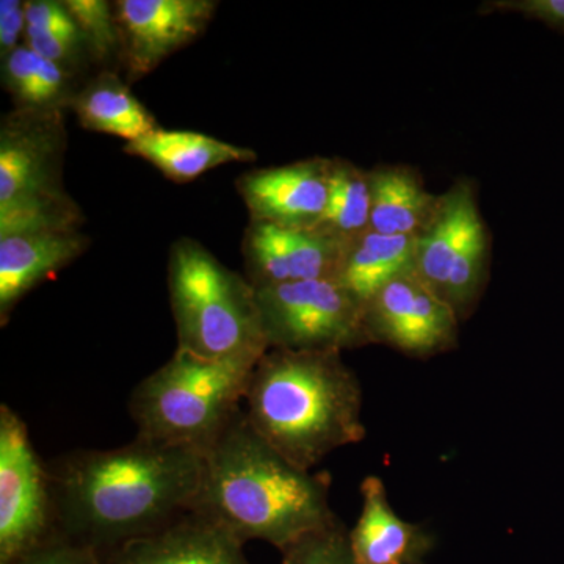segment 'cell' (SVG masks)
Segmentation results:
<instances>
[{"label":"cell","instance_id":"cell-4","mask_svg":"<svg viewBox=\"0 0 564 564\" xmlns=\"http://www.w3.org/2000/svg\"><path fill=\"white\" fill-rule=\"evenodd\" d=\"M169 292L181 350L252 362L270 350L254 285L191 237L170 248Z\"/></svg>","mask_w":564,"mask_h":564},{"label":"cell","instance_id":"cell-22","mask_svg":"<svg viewBox=\"0 0 564 564\" xmlns=\"http://www.w3.org/2000/svg\"><path fill=\"white\" fill-rule=\"evenodd\" d=\"M79 29L88 57L96 65L120 63V35L115 22L113 3L106 0H63Z\"/></svg>","mask_w":564,"mask_h":564},{"label":"cell","instance_id":"cell-20","mask_svg":"<svg viewBox=\"0 0 564 564\" xmlns=\"http://www.w3.org/2000/svg\"><path fill=\"white\" fill-rule=\"evenodd\" d=\"M415 240L369 229L348 243L337 281L366 306L388 282L414 272Z\"/></svg>","mask_w":564,"mask_h":564},{"label":"cell","instance_id":"cell-7","mask_svg":"<svg viewBox=\"0 0 564 564\" xmlns=\"http://www.w3.org/2000/svg\"><path fill=\"white\" fill-rule=\"evenodd\" d=\"M491 236L478 206L477 184L456 180L441 193L432 225L415 240L414 273L466 322L486 291Z\"/></svg>","mask_w":564,"mask_h":564},{"label":"cell","instance_id":"cell-23","mask_svg":"<svg viewBox=\"0 0 564 564\" xmlns=\"http://www.w3.org/2000/svg\"><path fill=\"white\" fill-rule=\"evenodd\" d=\"M281 564H358L351 554L348 532L337 519L334 524L306 534L282 552Z\"/></svg>","mask_w":564,"mask_h":564},{"label":"cell","instance_id":"cell-21","mask_svg":"<svg viewBox=\"0 0 564 564\" xmlns=\"http://www.w3.org/2000/svg\"><path fill=\"white\" fill-rule=\"evenodd\" d=\"M372 188L369 170L359 169L344 159H333L332 181L326 209L315 231L350 243L369 231Z\"/></svg>","mask_w":564,"mask_h":564},{"label":"cell","instance_id":"cell-26","mask_svg":"<svg viewBox=\"0 0 564 564\" xmlns=\"http://www.w3.org/2000/svg\"><path fill=\"white\" fill-rule=\"evenodd\" d=\"M478 13L519 14L564 35V0H488L478 7Z\"/></svg>","mask_w":564,"mask_h":564},{"label":"cell","instance_id":"cell-17","mask_svg":"<svg viewBox=\"0 0 564 564\" xmlns=\"http://www.w3.org/2000/svg\"><path fill=\"white\" fill-rule=\"evenodd\" d=\"M126 154L150 162L176 184H187L226 163L254 162L258 154L248 148L214 139L202 132L159 131L126 143Z\"/></svg>","mask_w":564,"mask_h":564},{"label":"cell","instance_id":"cell-13","mask_svg":"<svg viewBox=\"0 0 564 564\" xmlns=\"http://www.w3.org/2000/svg\"><path fill=\"white\" fill-rule=\"evenodd\" d=\"M333 159L313 158L243 173L237 192L250 221L285 229H314L326 209Z\"/></svg>","mask_w":564,"mask_h":564},{"label":"cell","instance_id":"cell-11","mask_svg":"<svg viewBox=\"0 0 564 564\" xmlns=\"http://www.w3.org/2000/svg\"><path fill=\"white\" fill-rule=\"evenodd\" d=\"M217 9L215 0L113 2L126 82L131 85L143 79L174 52L202 36Z\"/></svg>","mask_w":564,"mask_h":564},{"label":"cell","instance_id":"cell-1","mask_svg":"<svg viewBox=\"0 0 564 564\" xmlns=\"http://www.w3.org/2000/svg\"><path fill=\"white\" fill-rule=\"evenodd\" d=\"M204 452L137 437L113 451L66 456L50 473L55 527L102 555L192 510Z\"/></svg>","mask_w":564,"mask_h":564},{"label":"cell","instance_id":"cell-15","mask_svg":"<svg viewBox=\"0 0 564 564\" xmlns=\"http://www.w3.org/2000/svg\"><path fill=\"white\" fill-rule=\"evenodd\" d=\"M82 229H43L0 236V322L25 293L55 276L90 248Z\"/></svg>","mask_w":564,"mask_h":564},{"label":"cell","instance_id":"cell-14","mask_svg":"<svg viewBox=\"0 0 564 564\" xmlns=\"http://www.w3.org/2000/svg\"><path fill=\"white\" fill-rule=\"evenodd\" d=\"M104 556L107 564H250L242 541L195 511Z\"/></svg>","mask_w":564,"mask_h":564},{"label":"cell","instance_id":"cell-3","mask_svg":"<svg viewBox=\"0 0 564 564\" xmlns=\"http://www.w3.org/2000/svg\"><path fill=\"white\" fill-rule=\"evenodd\" d=\"M245 402L252 430L303 470L367 436L361 381L343 351L270 348L252 370Z\"/></svg>","mask_w":564,"mask_h":564},{"label":"cell","instance_id":"cell-2","mask_svg":"<svg viewBox=\"0 0 564 564\" xmlns=\"http://www.w3.org/2000/svg\"><path fill=\"white\" fill-rule=\"evenodd\" d=\"M332 478L288 462L252 430L243 410L204 452L202 485L191 511L237 540L265 541L284 552L337 521Z\"/></svg>","mask_w":564,"mask_h":564},{"label":"cell","instance_id":"cell-10","mask_svg":"<svg viewBox=\"0 0 564 564\" xmlns=\"http://www.w3.org/2000/svg\"><path fill=\"white\" fill-rule=\"evenodd\" d=\"M459 325L455 311L414 272L388 282L364 306L369 344L408 358L429 359L455 350Z\"/></svg>","mask_w":564,"mask_h":564},{"label":"cell","instance_id":"cell-6","mask_svg":"<svg viewBox=\"0 0 564 564\" xmlns=\"http://www.w3.org/2000/svg\"><path fill=\"white\" fill-rule=\"evenodd\" d=\"M65 110L14 109L0 124V236L82 229L84 212L63 187Z\"/></svg>","mask_w":564,"mask_h":564},{"label":"cell","instance_id":"cell-12","mask_svg":"<svg viewBox=\"0 0 564 564\" xmlns=\"http://www.w3.org/2000/svg\"><path fill=\"white\" fill-rule=\"evenodd\" d=\"M348 243L315 229H285L250 221L243 237L247 280L254 288L337 280Z\"/></svg>","mask_w":564,"mask_h":564},{"label":"cell","instance_id":"cell-16","mask_svg":"<svg viewBox=\"0 0 564 564\" xmlns=\"http://www.w3.org/2000/svg\"><path fill=\"white\" fill-rule=\"evenodd\" d=\"M359 491L362 497L361 514L348 532L356 563H423L436 545L434 534L395 513L384 481L377 475L364 478Z\"/></svg>","mask_w":564,"mask_h":564},{"label":"cell","instance_id":"cell-25","mask_svg":"<svg viewBox=\"0 0 564 564\" xmlns=\"http://www.w3.org/2000/svg\"><path fill=\"white\" fill-rule=\"evenodd\" d=\"M14 564H107L106 556L90 545L77 543L61 532L52 534L31 554Z\"/></svg>","mask_w":564,"mask_h":564},{"label":"cell","instance_id":"cell-27","mask_svg":"<svg viewBox=\"0 0 564 564\" xmlns=\"http://www.w3.org/2000/svg\"><path fill=\"white\" fill-rule=\"evenodd\" d=\"M28 29L36 31H65L77 28L65 3L57 0H29L25 2Z\"/></svg>","mask_w":564,"mask_h":564},{"label":"cell","instance_id":"cell-19","mask_svg":"<svg viewBox=\"0 0 564 564\" xmlns=\"http://www.w3.org/2000/svg\"><path fill=\"white\" fill-rule=\"evenodd\" d=\"M69 109L87 131L120 137L128 143L159 131L158 120L133 96L118 73L102 69L74 96Z\"/></svg>","mask_w":564,"mask_h":564},{"label":"cell","instance_id":"cell-28","mask_svg":"<svg viewBox=\"0 0 564 564\" xmlns=\"http://www.w3.org/2000/svg\"><path fill=\"white\" fill-rule=\"evenodd\" d=\"M28 31L25 21V2L22 0H2L0 2V55L6 57L10 52L22 46Z\"/></svg>","mask_w":564,"mask_h":564},{"label":"cell","instance_id":"cell-24","mask_svg":"<svg viewBox=\"0 0 564 564\" xmlns=\"http://www.w3.org/2000/svg\"><path fill=\"white\" fill-rule=\"evenodd\" d=\"M24 44L40 57L57 63L74 74H79L82 62L90 58L77 28L65 29V31L28 29Z\"/></svg>","mask_w":564,"mask_h":564},{"label":"cell","instance_id":"cell-29","mask_svg":"<svg viewBox=\"0 0 564 564\" xmlns=\"http://www.w3.org/2000/svg\"><path fill=\"white\" fill-rule=\"evenodd\" d=\"M419 564H423V563H419Z\"/></svg>","mask_w":564,"mask_h":564},{"label":"cell","instance_id":"cell-9","mask_svg":"<svg viewBox=\"0 0 564 564\" xmlns=\"http://www.w3.org/2000/svg\"><path fill=\"white\" fill-rule=\"evenodd\" d=\"M57 532L46 473L28 426L0 406V564H14Z\"/></svg>","mask_w":564,"mask_h":564},{"label":"cell","instance_id":"cell-8","mask_svg":"<svg viewBox=\"0 0 564 564\" xmlns=\"http://www.w3.org/2000/svg\"><path fill=\"white\" fill-rule=\"evenodd\" d=\"M254 289L269 348L344 352L370 345L362 304L337 280Z\"/></svg>","mask_w":564,"mask_h":564},{"label":"cell","instance_id":"cell-18","mask_svg":"<svg viewBox=\"0 0 564 564\" xmlns=\"http://www.w3.org/2000/svg\"><path fill=\"white\" fill-rule=\"evenodd\" d=\"M372 188L370 229L384 236H421L436 217L441 195L426 191L417 169L378 165L369 170Z\"/></svg>","mask_w":564,"mask_h":564},{"label":"cell","instance_id":"cell-5","mask_svg":"<svg viewBox=\"0 0 564 564\" xmlns=\"http://www.w3.org/2000/svg\"><path fill=\"white\" fill-rule=\"evenodd\" d=\"M256 364L215 361L176 348L132 393L140 436L206 452L239 413Z\"/></svg>","mask_w":564,"mask_h":564}]
</instances>
